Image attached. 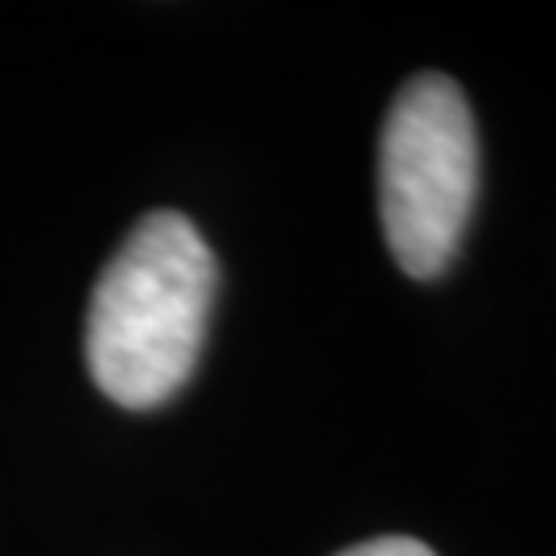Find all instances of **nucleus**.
<instances>
[{
  "label": "nucleus",
  "mask_w": 556,
  "mask_h": 556,
  "mask_svg": "<svg viewBox=\"0 0 556 556\" xmlns=\"http://www.w3.org/2000/svg\"><path fill=\"white\" fill-rule=\"evenodd\" d=\"M219 264L194 223L153 211L96 280L87 367L108 400L157 408L190 379L215 305Z\"/></svg>",
  "instance_id": "obj_1"
},
{
  "label": "nucleus",
  "mask_w": 556,
  "mask_h": 556,
  "mask_svg": "<svg viewBox=\"0 0 556 556\" xmlns=\"http://www.w3.org/2000/svg\"><path fill=\"white\" fill-rule=\"evenodd\" d=\"M478 199L475 112L450 75H417L396 91L379 132V223L413 280L454 264Z\"/></svg>",
  "instance_id": "obj_2"
},
{
  "label": "nucleus",
  "mask_w": 556,
  "mask_h": 556,
  "mask_svg": "<svg viewBox=\"0 0 556 556\" xmlns=\"http://www.w3.org/2000/svg\"><path fill=\"white\" fill-rule=\"evenodd\" d=\"M338 556H438V553L413 536H379V540L351 544L346 553H338Z\"/></svg>",
  "instance_id": "obj_3"
}]
</instances>
